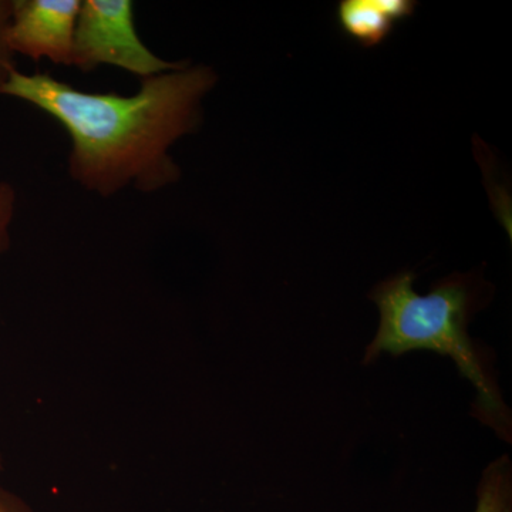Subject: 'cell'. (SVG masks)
<instances>
[{"label":"cell","instance_id":"2","mask_svg":"<svg viewBox=\"0 0 512 512\" xmlns=\"http://www.w3.org/2000/svg\"><path fill=\"white\" fill-rule=\"evenodd\" d=\"M413 282V272H403L373 291L380 326L367 348L365 362H373L382 353L399 356L413 350L450 356L461 375L476 387L483 412L494 419L500 416L503 403L467 335V289L447 282L421 296L414 291Z\"/></svg>","mask_w":512,"mask_h":512},{"label":"cell","instance_id":"8","mask_svg":"<svg viewBox=\"0 0 512 512\" xmlns=\"http://www.w3.org/2000/svg\"><path fill=\"white\" fill-rule=\"evenodd\" d=\"M16 190L9 183H0V256L10 247V225L16 212Z\"/></svg>","mask_w":512,"mask_h":512},{"label":"cell","instance_id":"5","mask_svg":"<svg viewBox=\"0 0 512 512\" xmlns=\"http://www.w3.org/2000/svg\"><path fill=\"white\" fill-rule=\"evenodd\" d=\"M338 16L343 32L366 47L382 43L394 25L380 6V0H343Z\"/></svg>","mask_w":512,"mask_h":512},{"label":"cell","instance_id":"9","mask_svg":"<svg viewBox=\"0 0 512 512\" xmlns=\"http://www.w3.org/2000/svg\"><path fill=\"white\" fill-rule=\"evenodd\" d=\"M0 512H35L25 500L0 487Z\"/></svg>","mask_w":512,"mask_h":512},{"label":"cell","instance_id":"7","mask_svg":"<svg viewBox=\"0 0 512 512\" xmlns=\"http://www.w3.org/2000/svg\"><path fill=\"white\" fill-rule=\"evenodd\" d=\"M15 0H0V89L8 82L10 74L15 72V55L8 45V30L12 22Z\"/></svg>","mask_w":512,"mask_h":512},{"label":"cell","instance_id":"10","mask_svg":"<svg viewBox=\"0 0 512 512\" xmlns=\"http://www.w3.org/2000/svg\"><path fill=\"white\" fill-rule=\"evenodd\" d=\"M3 464H2V457H0V468H2Z\"/></svg>","mask_w":512,"mask_h":512},{"label":"cell","instance_id":"3","mask_svg":"<svg viewBox=\"0 0 512 512\" xmlns=\"http://www.w3.org/2000/svg\"><path fill=\"white\" fill-rule=\"evenodd\" d=\"M154 55L137 35L131 0H84L74 32L73 67L84 73L114 66L141 79L177 69Z\"/></svg>","mask_w":512,"mask_h":512},{"label":"cell","instance_id":"4","mask_svg":"<svg viewBox=\"0 0 512 512\" xmlns=\"http://www.w3.org/2000/svg\"><path fill=\"white\" fill-rule=\"evenodd\" d=\"M82 0H15L8 45L13 55L73 67L74 32Z\"/></svg>","mask_w":512,"mask_h":512},{"label":"cell","instance_id":"6","mask_svg":"<svg viewBox=\"0 0 512 512\" xmlns=\"http://www.w3.org/2000/svg\"><path fill=\"white\" fill-rule=\"evenodd\" d=\"M474 512H512L511 466L507 456L484 471Z\"/></svg>","mask_w":512,"mask_h":512},{"label":"cell","instance_id":"1","mask_svg":"<svg viewBox=\"0 0 512 512\" xmlns=\"http://www.w3.org/2000/svg\"><path fill=\"white\" fill-rule=\"evenodd\" d=\"M217 83L207 66L183 63L141 80L131 96L87 93L49 73L15 70L0 89L53 117L69 134L70 178L103 198L128 187L144 194L177 183L181 170L170 150L197 130L201 103Z\"/></svg>","mask_w":512,"mask_h":512}]
</instances>
